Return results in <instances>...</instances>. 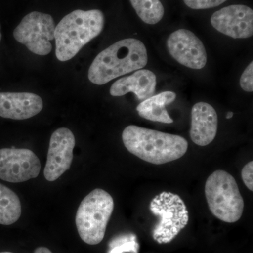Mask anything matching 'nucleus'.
<instances>
[{"mask_svg": "<svg viewBox=\"0 0 253 253\" xmlns=\"http://www.w3.org/2000/svg\"><path fill=\"white\" fill-rule=\"evenodd\" d=\"M109 246L108 253H138L139 251V244L134 234H122L115 237Z\"/></svg>", "mask_w": 253, "mask_h": 253, "instance_id": "nucleus-18", "label": "nucleus"}, {"mask_svg": "<svg viewBox=\"0 0 253 253\" xmlns=\"http://www.w3.org/2000/svg\"><path fill=\"white\" fill-rule=\"evenodd\" d=\"M240 85L243 90L247 92L253 91V63H250L245 69L240 79Z\"/></svg>", "mask_w": 253, "mask_h": 253, "instance_id": "nucleus-20", "label": "nucleus"}, {"mask_svg": "<svg viewBox=\"0 0 253 253\" xmlns=\"http://www.w3.org/2000/svg\"><path fill=\"white\" fill-rule=\"evenodd\" d=\"M35 253H53L49 249L46 247H39L36 249Z\"/></svg>", "mask_w": 253, "mask_h": 253, "instance_id": "nucleus-22", "label": "nucleus"}, {"mask_svg": "<svg viewBox=\"0 0 253 253\" xmlns=\"http://www.w3.org/2000/svg\"><path fill=\"white\" fill-rule=\"evenodd\" d=\"M43 109L41 96L29 92H0V116L12 120H26Z\"/></svg>", "mask_w": 253, "mask_h": 253, "instance_id": "nucleus-12", "label": "nucleus"}, {"mask_svg": "<svg viewBox=\"0 0 253 253\" xmlns=\"http://www.w3.org/2000/svg\"><path fill=\"white\" fill-rule=\"evenodd\" d=\"M0 253H11V252H1Z\"/></svg>", "mask_w": 253, "mask_h": 253, "instance_id": "nucleus-25", "label": "nucleus"}, {"mask_svg": "<svg viewBox=\"0 0 253 253\" xmlns=\"http://www.w3.org/2000/svg\"><path fill=\"white\" fill-rule=\"evenodd\" d=\"M147 63V50L144 43L135 38H126L96 56L89 67L88 78L94 84L102 85L115 78L142 69Z\"/></svg>", "mask_w": 253, "mask_h": 253, "instance_id": "nucleus-1", "label": "nucleus"}, {"mask_svg": "<svg viewBox=\"0 0 253 253\" xmlns=\"http://www.w3.org/2000/svg\"><path fill=\"white\" fill-rule=\"evenodd\" d=\"M141 21L146 24L155 25L162 20L164 6L160 0H129Z\"/></svg>", "mask_w": 253, "mask_h": 253, "instance_id": "nucleus-17", "label": "nucleus"}, {"mask_svg": "<svg viewBox=\"0 0 253 253\" xmlns=\"http://www.w3.org/2000/svg\"><path fill=\"white\" fill-rule=\"evenodd\" d=\"M1 25H0V41H1Z\"/></svg>", "mask_w": 253, "mask_h": 253, "instance_id": "nucleus-24", "label": "nucleus"}, {"mask_svg": "<svg viewBox=\"0 0 253 253\" xmlns=\"http://www.w3.org/2000/svg\"><path fill=\"white\" fill-rule=\"evenodd\" d=\"M184 4L192 9H208L216 7L227 0H183Z\"/></svg>", "mask_w": 253, "mask_h": 253, "instance_id": "nucleus-19", "label": "nucleus"}, {"mask_svg": "<svg viewBox=\"0 0 253 253\" xmlns=\"http://www.w3.org/2000/svg\"><path fill=\"white\" fill-rule=\"evenodd\" d=\"M156 86V75L149 70L140 69L115 82L111 86L110 94L113 96H122L132 92L136 99L143 101L154 94Z\"/></svg>", "mask_w": 253, "mask_h": 253, "instance_id": "nucleus-14", "label": "nucleus"}, {"mask_svg": "<svg viewBox=\"0 0 253 253\" xmlns=\"http://www.w3.org/2000/svg\"><path fill=\"white\" fill-rule=\"evenodd\" d=\"M122 139L131 154L155 165L179 159L185 155L189 146L182 136L136 126H126L123 131Z\"/></svg>", "mask_w": 253, "mask_h": 253, "instance_id": "nucleus-2", "label": "nucleus"}, {"mask_svg": "<svg viewBox=\"0 0 253 253\" xmlns=\"http://www.w3.org/2000/svg\"><path fill=\"white\" fill-rule=\"evenodd\" d=\"M218 118L215 109L208 103L201 101L191 110V126L190 136L198 146L211 144L217 132Z\"/></svg>", "mask_w": 253, "mask_h": 253, "instance_id": "nucleus-13", "label": "nucleus"}, {"mask_svg": "<svg viewBox=\"0 0 253 253\" xmlns=\"http://www.w3.org/2000/svg\"><path fill=\"white\" fill-rule=\"evenodd\" d=\"M22 212L21 201L14 191L0 184V224L11 225Z\"/></svg>", "mask_w": 253, "mask_h": 253, "instance_id": "nucleus-16", "label": "nucleus"}, {"mask_svg": "<svg viewBox=\"0 0 253 253\" xmlns=\"http://www.w3.org/2000/svg\"><path fill=\"white\" fill-rule=\"evenodd\" d=\"M150 211L159 217L153 231V238L158 244H168L187 225L189 211L179 195L163 191L155 196L150 204Z\"/></svg>", "mask_w": 253, "mask_h": 253, "instance_id": "nucleus-6", "label": "nucleus"}, {"mask_svg": "<svg viewBox=\"0 0 253 253\" xmlns=\"http://www.w3.org/2000/svg\"><path fill=\"white\" fill-rule=\"evenodd\" d=\"M41 163L36 154L27 149H0V179L20 183L39 175Z\"/></svg>", "mask_w": 253, "mask_h": 253, "instance_id": "nucleus-8", "label": "nucleus"}, {"mask_svg": "<svg viewBox=\"0 0 253 253\" xmlns=\"http://www.w3.org/2000/svg\"><path fill=\"white\" fill-rule=\"evenodd\" d=\"M104 22V15L99 9H78L66 15L55 28L56 58L60 61L73 59L83 46L99 36Z\"/></svg>", "mask_w": 253, "mask_h": 253, "instance_id": "nucleus-3", "label": "nucleus"}, {"mask_svg": "<svg viewBox=\"0 0 253 253\" xmlns=\"http://www.w3.org/2000/svg\"><path fill=\"white\" fill-rule=\"evenodd\" d=\"M233 116H234V113H233V112L227 113V114H226V119H230V118L233 117Z\"/></svg>", "mask_w": 253, "mask_h": 253, "instance_id": "nucleus-23", "label": "nucleus"}, {"mask_svg": "<svg viewBox=\"0 0 253 253\" xmlns=\"http://www.w3.org/2000/svg\"><path fill=\"white\" fill-rule=\"evenodd\" d=\"M205 194L210 211L221 221L234 223L242 217L244 199L229 173L222 169L212 173L205 184Z\"/></svg>", "mask_w": 253, "mask_h": 253, "instance_id": "nucleus-4", "label": "nucleus"}, {"mask_svg": "<svg viewBox=\"0 0 253 253\" xmlns=\"http://www.w3.org/2000/svg\"><path fill=\"white\" fill-rule=\"evenodd\" d=\"M75 146L74 134L68 128H59L51 134L44 169V175L46 180H57L69 169L73 162Z\"/></svg>", "mask_w": 253, "mask_h": 253, "instance_id": "nucleus-10", "label": "nucleus"}, {"mask_svg": "<svg viewBox=\"0 0 253 253\" xmlns=\"http://www.w3.org/2000/svg\"><path fill=\"white\" fill-rule=\"evenodd\" d=\"M241 177L250 191H253V162L251 161L243 168Z\"/></svg>", "mask_w": 253, "mask_h": 253, "instance_id": "nucleus-21", "label": "nucleus"}, {"mask_svg": "<svg viewBox=\"0 0 253 253\" xmlns=\"http://www.w3.org/2000/svg\"><path fill=\"white\" fill-rule=\"evenodd\" d=\"M171 56L182 66L200 70L207 63V53L202 41L192 32L179 29L169 35L167 41Z\"/></svg>", "mask_w": 253, "mask_h": 253, "instance_id": "nucleus-9", "label": "nucleus"}, {"mask_svg": "<svg viewBox=\"0 0 253 253\" xmlns=\"http://www.w3.org/2000/svg\"><path fill=\"white\" fill-rule=\"evenodd\" d=\"M55 23L51 15L33 11L24 16L14 31L16 41L24 44L33 54H49L54 40Z\"/></svg>", "mask_w": 253, "mask_h": 253, "instance_id": "nucleus-7", "label": "nucleus"}, {"mask_svg": "<svg viewBox=\"0 0 253 253\" xmlns=\"http://www.w3.org/2000/svg\"><path fill=\"white\" fill-rule=\"evenodd\" d=\"M113 209V197L105 190H93L82 201L76 213V224L84 243L97 245L102 241Z\"/></svg>", "mask_w": 253, "mask_h": 253, "instance_id": "nucleus-5", "label": "nucleus"}, {"mask_svg": "<svg viewBox=\"0 0 253 253\" xmlns=\"http://www.w3.org/2000/svg\"><path fill=\"white\" fill-rule=\"evenodd\" d=\"M176 94L173 91H163L161 94L153 95L149 99L141 101L136 107L140 117L154 122L171 124L173 120L168 114L166 108L176 99Z\"/></svg>", "mask_w": 253, "mask_h": 253, "instance_id": "nucleus-15", "label": "nucleus"}, {"mask_svg": "<svg viewBox=\"0 0 253 253\" xmlns=\"http://www.w3.org/2000/svg\"><path fill=\"white\" fill-rule=\"evenodd\" d=\"M214 29L234 39L253 36V11L249 6L233 4L216 11L211 16Z\"/></svg>", "mask_w": 253, "mask_h": 253, "instance_id": "nucleus-11", "label": "nucleus"}]
</instances>
